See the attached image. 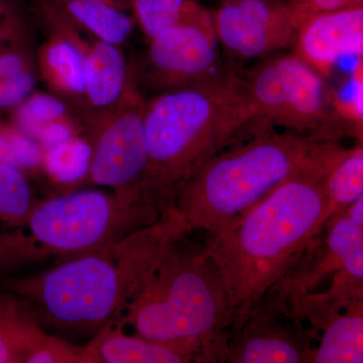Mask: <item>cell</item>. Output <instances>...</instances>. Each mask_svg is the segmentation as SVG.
Segmentation results:
<instances>
[{
    "label": "cell",
    "mask_w": 363,
    "mask_h": 363,
    "mask_svg": "<svg viewBox=\"0 0 363 363\" xmlns=\"http://www.w3.org/2000/svg\"><path fill=\"white\" fill-rule=\"evenodd\" d=\"M192 233L169 245L118 321L136 335L187 348L199 362H224L233 309L204 241Z\"/></svg>",
    "instance_id": "obj_5"
},
{
    "label": "cell",
    "mask_w": 363,
    "mask_h": 363,
    "mask_svg": "<svg viewBox=\"0 0 363 363\" xmlns=\"http://www.w3.org/2000/svg\"><path fill=\"white\" fill-rule=\"evenodd\" d=\"M26 363H96V360L87 345H75L49 334Z\"/></svg>",
    "instance_id": "obj_25"
},
{
    "label": "cell",
    "mask_w": 363,
    "mask_h": 363,
    "mask_svg": "<svg viewBox=\"0 0 363 363\" xmlns=\"http://www.w3.org/2000/svg\"><path fill=\"white\" fill-rule=\"evenodd\" d=\"M77 28L96 40L121 45L130 37L133 21L114 0H50Z\"/></svg>",
    "instance_id": "obj_18"
},
{
    "label": "cell",
    "mask_w": 363,
    "mask_h": 363,
    "mask_svg": "<svg viewBox=\"0 0 363 363\" xmlns=\"http://www.w3.org/2000/svg\"><path fill=\"white\" fill-rule=\"evenodd\" d=\"M0 54H1V52H0Z\"/></svg>",
    "instance_id": "obj_30"
},
{
    "label": "cell",
    "mask_w": 363,
    "mask_h": 363,
    "mask_svg": "<svg viewBox=\"0 0 363 363\" xmlns=\"http://www.w3.org/2000/svg\"><path fill=\"white\" fill-rule=\"evenodd\" d=\"M294 45V54L324 78L339 60L362 58L363 6L306 14Z\"/></svg>",
    "instance_id": "obj_12"
},
{
    "label": "cell",
    "mask_w": 363,
    "mask_h": 363,
    "mask_svg": "<svg viewBox=\"0 0 363 363\" xmlns=\"http://www.w3.org/2000/svg\"><path fill=\"white\" fill-rule=\"evenodd\" d=\"M38 11L52 33L39 52L43 77L61 96L84 106L86 44L50 0H38Z\"/></svg>",
    "instance_id": "obj_13"
},
{
    "label": "cell",
    "mask_w": 363,
    "mask_h": 363,
    "mask_svg": "<svg viewBox=\"0 0 363 363\" xmlns=\"http://www.w3.org/2000/svg\"><path fill=\"white\" fill-rule=\"evenodd\" d=\"M326 191L330 204V219L342 213L346 208L363 196L362 142L357 147L348 149L342 159L331 169L327 177Z\"/></svg>",
    "instance_id": "obj_21"
},
{
    "label": "cell",
    "mask_w": 363,
    "mask_h": 363,
    "mask_svg": "<svg viewBox=\"0 0 363 363\" xmlns=\"http://www.w3.org/2000/svg\"><path fill=\"white\" fill-rule=\"evenodd\" d=\"M72 118L66 102L45 93L33 92L14 108V126L26 135L43 124Z\"/></svg>",
    "instance_id": "obj_23"
},
{
    "label": "cell",
    "mask_w": 363,
    "mask_h": 363,
    "mask_svg": "<svg viewBox=\"0 0 363 363\" xmlns=\"http://www.w3.org/2000/svg\"><path fill=\"white\" fill-rule=\"evenodd\" d=\"M11 13H13L11 0H0V16H9Z\"/></svg>",
    "instance_id": "obj_29"
},
{
    "label": "cell",
    "mask_w": 363,
    "mask_h": 363,
    "mask_svg": "<svg viewBox=\"0 0 363 363\" xmlns=\"http://www.w3.org/2000/svg\"><path fill=\"white\" fill-rule=\"evenodd\" d=\"M35 84L32 66L13 74L0 85V109L16 108L35 92Z\"/></svg>",
    "instance_id": "obj_26"
},
{
    "label": "cell",
    "mask_w": 363,
    "mask_h": 363,
    "mask_svg": "<svg viewBox=\"0 0 363 363\" xmlns=\"http://www.w3.org/2000/svg\"><path fill=\"white\" fill-rule=\"evenodd\" d=\"M318 334L294 316L285 298L269 290L247 311L233 316L224 362L311 363Z\"/></svg>",
    "instance_id": "obj_8"
},
{
    "label": "cell",
    "mask_w": 363,
    "mask_h": 363,
    "mask_svg": "<svg viewBox=\"0 0 363 363\" xmlns=\"http://www.w3.org/2000/svg\"><path fill=\"white\" fill-rule=\"evenodd\" d=\"M305 16L288 0H223L212 13L217 42L245 60L294 44Z\"/></svg>",
    "instance_id": "obj_10"
},
{
    "label": "cell",
    "mask_w": 363,
    "mask_h": 363,
    "mask_svg": "<svg viewBox=\"0 0 363 363\" xmlns=\"http://www.w3.org/2000/svg\"><path fill=\"white\" fill-rule=\"evenodd\" d=\"M145 35L152 39L166 28L195 26L215 35L212 13L198 0H131Z\"/></svg>",
    "instance_id": "obj_19"
},
{
    "label": "cell",
    "mask_w": 363,
    "mask_h": 363,
    "mask_svg": "<svg viewBox=\"0 0 363 363\" xmlns=\"http://www.w3.org/2000/svg\"><path fill=\"white\" fill-rule=\"evenodd\" d=\"M39 202L23 171L0 164V233L21 225Z\"/></svg>",
    "instance_id": "obj_22"
},
{
    "label": "cell",
    "mask_w": 363,
    "mask_h": 363,
    "mask_svg": "<svg viewBox=\"0 0 363 363\" xmlns=\"http://www.w3.org/2000/svg\"><path fill=\"white\" fill-rule=\"evenodd\" d=\"M96 363L199 362L195 353L174 344L150 340L140 335H126L118 321L106 325L87 344Z\"/></svg>",
    "instance_id": "obj_15"
},
{
    "label": "cell",
    "mask_w": 363,
    "mask_h": 363,
    "mask_svg": "<svg viewBox=\"0 0 363 363\" xmlns=\"http://www.w3.org/2000/svg\"><path fill=\"white\" fill-rule=\"evenodd\" d=\"M135 88L119 45L95 40L85 48V97L91 128L116 111Z\"/></svg>",
    "instance_id": "obj_14"
},
{
    "label": "cell",
    "mask_w": 363,
    "mask_h": 363,
    "mask_svg": "<svg viewBox=\"0 0 363 363\" xmlns=\"http://www.w3.org/2000/svg\"><path fill=\"white\" fill-rule=\"evenodd\" d=\"M143 108L145 100L135 87L116 111L92 128L90 168L79 187L100 186L119 195L155 196L145 184L149 150Z\"/></svg>",
    "instance_id": "obj_9"
},
{
    "label": "cell",
    "mask_w": 363,
    "mask_h": 363,
    "mask_svg": "<svg viewBox=\"0 0 363 363\" xmlns=\"http://www.w3.org/2000/svg\"><path fill=\"white\" fill-rule=\"evenodd\" d=\"M90 140L75 135L70 140L44 149L43 169L60 185H81L90 168Z\"/></svg>",
    "instance_id": "obj_20"
},
{
    "label": "cell",
    "mask_w": 363,
    "mask_h": 363,
    "mask_svg": "<svg viewBox=\"0 0 363 363\" xmlns=\"http://www.w3.org/2000/svg\"><path fill=\"white\" fill-rule=\"evenodd\" d=\"M335 164L294 177L223 230L201 234L233 316L285 278L326 225L331 215L326 180Z\"/></svg>",
    "instance_id": "obj_2"
},
{
    "label": "cell",
    "mask_w": 363,
    "mask_h": 363,
    "mask_svg": "<svg viewBox=\"0 0 363 363\" xmlns=\"http://www.w3.org/2000/svg\"><path fill=\"white\" fill-rule=\"evenodd\" d=\"M30 66V58L23 51H9L0 54V85L7 79Z\"/></svg>",
    "instance_id": "obj_28"
},
{
    "label": "cell",
    "mask_w": 363,
    "mask_h": 363,
    "mask_svg": "<svg viewBox=\"0 0 363 363\" xmlns=\"http://www.w3.org/2000/svg\"><path fill=\"white\" fill-rule=\"evenodd\" d=\"M48 335L30 304L0 286V363H26Z\"/></svg>",
    "instance_id": "obj_16"
},
{
    "label": "cell",
    "mask_w": 363,
    "mask_h": 363,
    "mask_svg": "<svg viewBox=\"0 0 363 363\" xmlns=\"http://www.w3.org/2000/svg\"><path fill=\"white\" fill-rule=\"evenodd\" d=\"M243 82L252 136L274 128L336 140L362 135L341 116L325 78L294 52L267 60Z\"/></svg>",
    "instance_id": "obj_7"
},
{
    "label": "cell",
    "mask_w": 363,
    "mask_h": 363,
    "mask_svg": "<svg viewBox=\"0 0 363 363\" xmlns=\"http://www.w3.org/2000/svg\"><path fill=\"white\" fill-rule=\"evenodd\" d=\"M216 37L195 26L166 28L150 40L147 75L164 91L195 84L214 75Z\"/></svg>",
    "instance_id": "obj_11"
},
{
    "label": "cell",
    "mask_w": 363,
    "mask_h": 363,
    "mask_svg": "<svg viewBox=\"0 0 363 363\" xmlns=\"http://www.w3.org/2000/svg\"><path fill=\"white\" fill-rule=\"evenodd\" d=\"M300 13H330L350 7L363 6V0H288Z\"/></svg>",
    "instance_id": "obj_27"
},
{
    "label": "cell",
    "mask_w": 363,
    "mask_h": 363,
    "mask_svg": "<svg viewBox=\"0 0 363 363\" xmlns=\"http://www.w3.org/2000/svg\"><path fill=\"white\" fill-rule=\"evenodd\" d=\"M44 149L16 128L0 125V164L13 167L26 173L43 168Z\"/></svg>",
    "instance_id": "obj_24"
},
{
    "label": "cell",
    "mask_w": 363,
    "mask_h": 363,
    "mask_svg": "<svg viewBox=\"0 0 363 363\" xmlns=\"http://www.w3.org/2000/svg\"><path fill=\"white\" fill-rule=\"evenodd\" d=\"M149 150L145 184L167 206L189 177L216 152L252 135L243 79L234 73L164 91L145 101Z\"/></svg>",
    "instance_id": "obj_4"
},
{
    "label": "cell",
    "mask_w": 363,
    "mask_h": 363,
    "mask_svg": "<svg viewBox=\"0 0 363 363\" xmlns=\"http://www.w3.org/2000/svg\"><path fill=\"white\" fill-rule=\"evenodd\" d=\"M190 231L172 205L150 225L47 272L1 279L0 286L28 302L44 328L96 334L121 319L169 245Z\"/></svg>",
    "instance_id": "obj_1"
},
{
    "label": "cell",
    "mask_w": 363,
    "mask_h": 363,
    "mask_svg": "<svg viewBox=\"0 0 363 363\" xmlns=\"http://www.w3.org/2000/svg\"><path fill=\"white\" fill-rule=\"evenodd\" d=\"M340 140L267 131L216 152L177 191L174 206L193 233L223 230L286 181L333 166Z\"/></svg>",
    "instance_id": "obj_3"
},
{
    "label": "cell",
    "mask_w": 363,
    "mask_h": 363,
    "mask_svg": "<svg viewBox=\"0 0 363 363\" xmlns=\"http://www.w3.org/2000/svg\"><path fill=\"white\" fill-rule=\"evenodd\" d=\"M311 363L363 362V300L350 303L320 328Z\"/></svg>",
    "instance_id": "obj_17"
},
{
    "label": "cell",
    "mask_w": 363,
    "mask_h": 363,
    "mask_svg": "<svg viewBox=\"0 0 363 363\" xmlns=\"http://www.w3.org/2000/svg\"><path fill=\"white\" fill-rule=\"evenodd\" d=\"M168 207L152 195L91 189L40 201L21 225L0 233V279L96 250L154 223Z\"/></svg>",
    "instance_id": "obj_6"
}]
</instances>
